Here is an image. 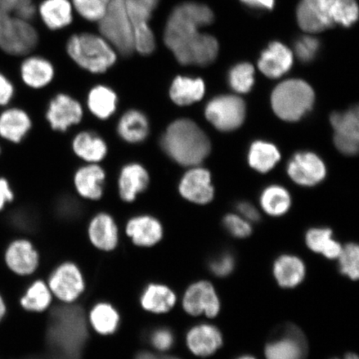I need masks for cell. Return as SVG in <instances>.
<instances>
[{
	"mask_svg": "<svg viewBox=\"0 0 359 359\" xmlns=\"http://www.w3.org/2000/svg\"><path fill=\"white\" fill-rule=\"evenodd\" d=\"M149 182V174L143 165L139 163L126 165L118 179L121 198L126 202L134 201L137 195L147 189Z\"/></svg>",
	"mask_w": 359,
	"mask_h": 359,
	"instance_id": "obj_20",
	"label": "cell"
},
{
	"mask_svg": "<svg viewBox=\"0 0 359 359\" xmlns=\"http://www.w3.org/2000/svg\"><path fill=\"white\" fill-rule=\"evenodd\" d=\"M334 129V143L338 149L346 155L356 154L358 150V110L335 112L331 116Z\"/></svg>",
	"mask_w": 359,
	"mask_h": 359,
	"instance_id": "obj_13",
	"label": "cell"
},
{
	"mask_svg": "<svg viewBox=\"0 0 359 359\" xmlns=\"http://www.w3.org/2000/svg\"><path fill=\"white\" fill-rule=\"evenodd\" d=\"M13 219L15 221L16 226L20 227L28 228L32 226V219H31L28 215H25L24 212H18L13 217Z\"/></svg>",
	"mask_w": 359,
	"mask_h": 359,
	"instance_id": "obj_53",
	"label": "cell"
},
{
	"mask_svg": "<svg viewBox=\"0 0 359 359\" xmlns=\"http://www.w3.org/2000/svg\"><path fill=\"white\" fill-rule=\"evenodd\" d=\"M290 177L302 186H313L325 177L326 169L320 157L311 152H300L288 165Z\"/></svg>",
	"mask_w": 359,
	"mask_h": 359,
	"instance_id": "obj_16",
	"label": "cell"
},
{
	"mask_svg": "<svg viewBox=\"0 0 359 359\" xmlns=\"http://www.w3.org/2000/svg\"><path fill=\"white\" fill-rule=\"evenodd\" d=\"M52 320L49 340L53 346L74 358L86 339L83 313L79 308L58 309Z\"/></svg>",
	"mask_w": 359,
	"mask_h": 359,
	"instance_id": "obj_5",
	"label": "cell"
},
{
	"mask_svg": "<svg viewBox=\"0 0 359 359\" xmlns=\"http://www.w3.org/2000/svg\"><path fill=\"white\" fill-rule=\"evenodd\" d=\"M52 302L51 291L41 280L34 283L27 290L20 300L22 307L26 311L42 312L46 309Z\"/></svg>",
	"mask_w": 359,
	"mask_h": 359,
	"instance_id": "obj_37",
	"label": "cell"
},
{
	"mask_svg": "<svg viewBox=\"0 0 359 359\" xmlns=\"http://www.w3.org/2000/svg\"><path fill=\"white\" fill-rule=\"evenodd\" d=\"M97 22L100 34L116 53L129 57L136 52L133 25L125 0H110L104 15Z\"/></svg>",
	"mask_w": 359,
	"mask_h": 359,
	"instance_id": "obj_4",
	"label": "cell"
},
{
	"mask_svg": "<svg viewBox=\"0 0 359 359\" xmlns=\"http://www.w3.org/2000/svg\"><path fill=\"white\" fill-rule=\"evenodd\" d=\"M0 11L8 12L31 21L36 15V7L33 0H0Z\"/></svg>",
	"mask_w": 359,
	"mask_h": 359,
	"instance_id": "obj_43",
	"label": "cell"
},
{
	"mask_svg": "<svg viewBox=\"0 0 359 359\" xmlns=\"http://www.w3.org/2000/svg\"><path fill=\"white\" fill-rule=\"evenodd\" d=\"M126 232L135 245L154 246L163 237V226L156 219L149 215H139L130 219Z\"/></svg>",
	"mask_w": 359,
	"mask_h": 359,
	"instance_id": "obj_22",
	"label": "cell"
},
{
	"mask_svg": "<svg viewBox=\"0 0 359 359\" xmlns=\"http://www.w3.org/2000/svg\"><path fill=\"white\" fill-rule=\"evenodd\" d=\"M88 236L93 245L102 250L110 251L118 243V231L114 218L100 213L90 222Z\"/></svg>",
	"mask_w": 359,
	"mask_h": 359,
	"instance_id": "obj_24",
	"label": "cell"
},
{
	"mask_svg": "<svg viewBox=\"0 0 359 359\" xmlns=\"http://www.w3.org/2000/svg\"><path fill=\"white\" fill-rule=\"evenodd\" d=\"M83 115V107L77 100L60 93L49 103L46 118L53 130L65 132L71 126L79 123Z\"/></svg>",
	"mask_w": 359,
	"mask_h": 359,
	"instance_id": "obj_14",
	"label": "cell"
},
{
	"mask_svg": "<svg viewBox=\"0 0 359 359\" xmlns=\"http://www.w3.org/2000/svg\"><path fill=\"white\" fill-rule=\"evenodd\" d=\"M160 0H125L126 7L133 22L135 50L141 55H150L156 44L150 20Z\"/></svg>",
	"mask_w": 359,
	"mask_h": 359,
	"instance_id": "obj_8",
	"label": "cell"
},
{
	"mask_svg": "<svg viewBox=\"0 0 359 359\" xmlns=\"http://www.w3.org/2000/svg\"><path fill=\"white\" fill-rule=\"evenodd\" d=\"M224 226L232 236L238 238H245L251 234L250 224L245 219L236 215H228L224 219Z\"/></svg>",
	"mask_w": 359,
	"mask_h": 359,
	"instance_id": "obj_45",
	"label": "cell"
},
{
	"mask_svg": "<svg viewBox=\"0 0 359 359\" xmlns=\"http://www.w3.org/2000/svg\"><path fill=\"white\" fill-rule=\"evenodd\" d=\"M58 212L67 217H74L79 212V205L73 199L66 197L60 201L57 206Z\"/></svg>",
	"mask_w": 359,
	"mask_h": 359,
	"instance_id": "obj_49",
	"label": "cell"
},
{
	"mask_svg": "<svg viewBox=\"0 0 359 359\" xmlns=\"http://www.w3.org/2000/svg\"><path fill=\"white\" fill-rule=\"evenodd\" d=\"M341 273L357 280L359 276V250L355 244H348L341 250L339 255Z\"/></svg>",
	"mask_w": 359,
	"mask_h": 359,
	"instance_id": "obj_42",
	"label": "cell"
},
{
	"mask_svg": "<svg viewBox=\"0 0 359 359\" xmlns=\"http://www.w3.org/2000/svg\"><path fill=\"white\" fill-rule=\"evenodd\" d=\"M13 192L6 179L0 178V210L13 200Z\"/></svg>",
	"mask_w": 359,
	"mask_h": 359,
	"instance_id": "obj_50",
	"label": "cell"
},
{
	"mask_svg": "<svg viewBox=\"0 0 359 359\" xmlns=\"http://www.w3.org/2000/svg\"><path fill=\"white\" fill-rule=\"evenodd\" d=\"M205 93V84L201 79L178 76L170 88V97L179 106L190 105L201 100Z\"/></svg>",
	"mask_w": 359,
	"mask_h": 359,
	"instance_id": "obj_30",
	"label": "cell"
},
{
	"mask_svg": "<svg viewBox=\"0 0 359 359\" xmlns=\"http://www.w3.org/2000/svg\"><path fill=\"white\" fill-rule=\"evenodd\" d=\"M136 359H178L173 357H160L148 352H143L138 354Z\"/></svg>",
	"mask_w": 359,
	"mask_h": 359,
	"instance_id": "obj_54",
	"label": "cell"
},
{
	"mask_svg": "<svg viewBox=\"0 0 359 359\" xmlns=\"http://www.w3.org/2000/svg\"><path fill=\"white\" fill-rule=\"evenodd\" d=\"M183 307L191 316L212 318L219 311V302L214 287L208 282L201 281L189 287L183 298Z\"/></svg>",
	"mask_w": 359,
	"mask_h": 359,
	"instance_id": "obj_15",
	"label": "cell"
},
{
	"mask_svg": "<svg viewBox=\"0 0 359 359\" xmlns=\"http://www.w3.org/2000/svg\"><path fill=\"white\" fill-rule=\"evenodd\" d=\"M6 303H4L3 298L1 297V295H0V321L2 320V318L4 316H6Z\"/></svg>",
	"mask_w": 359,
	"mask_h": 359,
	"instance_id": "obj_55",
	"label": "cell"
},
{
	"mask_svg": "<svg viewBox=\"0 0 359 359\" xmlns=\"http://www.w3.org/2000/svg\"><path fill=\"white\" fill-rule=\"evenodd\" d=\"M314 102L313 89L304 81L290 79L278 85L272 93L273 111L283 120L298 121L311 111Z\"/></svg>",
	"mask_w": 359,
	"mask_h": 359,
	"instance_id": "obj_6",
	"label": "cell"
},
{
	"mask_svg": "<svg viewBox=\"0 0 359 359\" xmlns=\"http://www.w3.org/2000/svg\"><path fill=\"white\" fill-rule=\"evenodd\" d=\"M187 342L196 355H212L222 345V336L217 327L201 325L192 327L187 334Z\"/></svg>",
	"mask_w": 359,
	"mask_h": 359,
	"instance_id": "obj_23",
	"label": "cell"
},
{
	"mask_svg": "<svg viewBox=\"0 0 359 359\" xmlns=\"http://www.w3.org/2000/svg\"><path fill=\"white\" fill-rule=\"evenodd\" d=\"M213 21V11L199 3L181 4L170 13L163 40L180 64L206 66L215 60L218 41L212 35L201 31Z\"/></svg>",
	"mask_w": 359,
	"mask_h": 359,
	"instance_id": "obj_1",
	"label": "cell"
},
{
	"mask_svg": "<svg viewBox=\"0 0 359 359\" xmlns=\"http://www.w3.org/2000/svg\"><path fill=\"white\" fill-rule=\"evenodd\" d=\"M7 266L20 276H28L39 266V255L29 241L17 240L8 247Z\"/></svg>",
	"mask_w": 359,
	"mask_h": 359,
	"instance_id": "obj_19",
	"label": "cell"
},
{
	"mask_svg": "<svg viewBox=\"0 0 359 359\" xmlns=\"http://www.w3.org/2000/svg\"><path fill=\"white\" fill-rule=\"evenodd\" d=\"M151 342L160 351H167V350L172 347L174 337L172 332L169 330L158 329L151 334Z\"/></svg>",
	"mask_w": 359,
	"mask_h": 359,
	"instance_id": "obj_47",
	"label": "cell"
},
{
	"mask_svg": "<svg viewBox=\"0 0 359 359\" xmlns=\"http://www.w3.org/2000/svg\"><path fill=\"white\" fill-rule=\"evenodd\" d=\"M118 106V96L109 87L97 85L89 92L88 107L97 118L106 120L114 114Z\"/></svg>",
	"mask_w": 359,
	"mask_h": 359,
	"instance_id": "obj_31",
	"label": "cell"
},
{
	"mask_svg": "<svg viewBox=\"0 0 359 359\" xmlns=\"http://www.w3.org/2000/svg\"><path fill=\"white\" fill-rule=\"evenodd\" d=\"M306 243L314 252L321 253L329 259L339 257L342 247L332 239L329 229H312L307 233Z\"/></svg>",
	"mask_w": 359,
	"mask_h": 359,
	"instance_id": "obj_36",
	"label": "cell"
},
{
	"mask_svg": "<svg viewBox=\"0 0 359 359\" xmlns=\"http://www.w3.org/2000/svg\"><path fill=\"white\" fill-rule=\"evenodd\" d=\"M260 201L264 212L275 217L285 214L291 204L288 191L278 186L268 187L263 192Z\"/></svg>",
	"mask_w": 359,
	"mask_h": 359,
	"instance_id": "obj_38",
	"label": "cell"
},
{
	"mask_svg": "<svg viewBox=\"0 0 359 359\" xmlns=\"http://www.w3.org/2000/svg\"><path fill=\"white\" fill-rule=\"evenodd\" d=\"M85 289L82 273L74 264L67 262L58 266L49 279V290L65 303L75 302Z\"/></svg>",
	"mask_w": 359,
	"mask_h": 359,
	"instance_id": "obj_10",
	"label": "cell"
},
{
	"mask_svg": "<svg viewBox=\"0 0 359 359\" xmlns=\"http://www.w3.org/2000/svg\"><path fill=\"white\" fill-rule=\"evenodd\" d=\"M73 150L79 158L88 163H100L107 154V146L103 139L95 133L82 132L73 141Z\"/></svg>",
	"mask_w": 359,
	"mask_h": 359,
	"instance_id": "obj_29",
	"label": "cell"
},
{
	"mask_svg": "<svg viewBox=\"0 0 359 359\" xmlns=\"http://www.w3.org/2000/svg\"><path fill=\"white\" fill-rule=\"evenodd\" d=\"M177 297L168 287L152 284L147 286L141 297L142 306L146 311L156 313H167L176 304Z\"/></svg>",
	"mask_w": 359,
	"mask_h": 359,
	"instance_id": "obj_33",
	"label": "cell"
},
{
	"mask_svg": "<svg viewBox=\"0 0 359 359\" xmlns=\"http://www.w3.org/2000/svg\"><path fill=\"white\" fill-rule=\"evenodd\" d=\"M179 191L188 201L197 204L208 203L214 196L210 173L202 168L188 170L180 183Z\"/></svg>",
	"mask_w": 359,
	"mask_h": 359,
	"instance_id": "obj_17",
	"label": "cell"
},
{
	"mask_svg": "<svg viewBox=\"0 0 359 359\" xmlns=\"http://www.w3.org/2000/svg\"><path fill=\"white\" fill-rule=\"evenodd\" d=\"M90 322L98 334L107 335L115 333L118 330L120 317L111 304L100 303L95 305L90 313Z\"/></svg>",
	"mask_w": 359,
	"mask_h": 359,
	"instance_id": "obj_34",
	"label": "cell"
},
{
	"mask_svg": "<svg viewBox=\"0 0 359 359\" xmlns=\"http://www.w3.org/2000/svg\"><path fill=\"white\" fill-rule=\"evenodd\" d=\"M293 62V52L284 43L275 41L262 52L258 67L268 78L278 79L291 69Z\"/></svg>",
	"mask_w": 359,
	"mask_h": 359,
	"instance_id": "obj_18",
	"label": "cell"
},
{
	"mask_svg": "<svg viewBox=\"0 0 359 359\" xmlns=\"http://www.w3.org/2000/svg\"><path fill=\"white\" fill-rule=\"evenodd\" d=\"M296 20L307 34L323 32L334 25L330 15V0H300Z\"/></svg>",
	"mask_w": 359,
	"mask_h": 359,
	"instance_id": "obj_11",
	"label": "cell"
},
{
	"mask_svg": "<svg viewBox=\"0 0 359 359\" xmlns=\"http://www.w3.org/2000/svg\"><path fill=\"white\" fill-rule=\"evenodd\" d=\"M161 146L170 158L185 167L200 164L210 150L206 135L189 119H179L170 124L161 137Z\"/></svg>",
	"mask_w": 359,
	"mask_h": 359,
	"instance_id": "obj_2",
	"label": "cell"
},
{
	"mask_svg": "<svg viewBox=\"0 0 359 359\" xmlns=\"http://www.w3.org/2000/svg\"><path fill=\"white\" fill-rule=\"evenodd\" d=\"M235 266V259L228 252L219 255L210 263V268L213 273L219 277L230 275Z\"/></svg>",
	"mask_w": 359,
	"mask_h": 359,
	"instance_id": "obj_46",
	"label": "cell"
},
{
	"mask_svg": "<svg viewBox=\"0 0 359 359\" xmlns=\"http://www.w3.org/2000/svg\"><path fill=\"white\" fill-rule=\"evenodd\" d=\"M66 48L76 64L92 74L105 73L118 60V53L101 34H74L67 40Z\"/></svg>",
	"mask_w": 359,
	"mask_h": 359,
	"instance_id": "obj_3",
	"label": "cell"
},
{
	"mask_svg": "<svg viewBox=\"0 0 359 359\" xmlns=\"http://www.w3.org/2000/svg\"><path fill=\"white\" fill-rule=\"evenodd\" d=\"M356 0H330V15L334 25L351 27L358 20Z\"/></svg>",
	"mask_w": 359,
	"mask_h": 359,
	"instance_id": "obj_39",
	"label": "cell"
},
{
	"mask_svg": "<svg viewBox=\"0 0 359 359\" xmlns=\"http://www.w3.org/2000/svg\"><path fill=\"white\" fill-rule=\"evenodd\" d=\"M106 174L100 165L89 163L79 168L74 176V186L85 199L100 200L103 194Z\"/></svg>",
	"mask_w": 359,
	"mask_h": 359,
	"instance_id": "obj_21",
	"label": "cell"
},
{
	"mask_svg": "<svg viewBox=\"0 0 359 359\" xmlns=\"http://www.w3.org/2000/svg\"><path fill=\"white\" fill-rule=\"evenodd\" d=\"M273 273L280 286L293 288L304 280L305 267L302 259L291 255H283L276 260Z\"/></svg>",
	"mask_w": 359,
	"mask_h": 359,
	"instance_id": "obj_32",
	"label": "cell"
},
{
	"mask_svg": "<svg viewBox=\"0 0 359 359\" xmlns=\"http://www.w3.org/2000/svg\"><path fill=\"white\" fill-rule=\"evenodd\" d=\"M15 94V87L6 76L0 73V106H6Z\"/></svg>",
	"mask_w": 359,
	"mask_h": 359,
	"instance_id": "obj_48",
	"label": "cell"
},
{
	"mask_svg": "<svg viewBox=\"0 0 359 359\" xmlns=\"http://www.w3.org/2000/svg\"><path fill=\"white\" fill-rule=\"evenodd\" d=\"M241 1L247 6L263 11H272L276 4V0H241Z\"/></svg>",
	"mask_w": 359,
	"mask_h": 359,
	"instance_id": "obj_52",
	"label": "cell"
},
{
	"mask_svg": "<svg viewBox=\"0 0 359 359\" xmlns=\"http://www.w3.org/2000/svg\"><path fill=\"white\" fill-rule=\"evenodd\" d=\"M334 359H336V358H334Z\"/></svg>",
	"mask_w": 359,
	"mask_h": 359,
	"instance_id": "obj_57",
	"label": "cell"
},
{
	"mask_svg": "<svg viewBox=\"0 0 359 359\" xmlns=\"http://www.w3.org/2000/svg\"><path fill=\"white\" fill-rule=\"evenodd\" d=\"M39 12L43 24L53 31L66 28L74 19V7L70 0H44Z\"/></svg>",
	"mask_w": 359,
	"mask_h": 359,
	"instance_id": "obj_25",
	"label": "cell"
},
{
	"mask_svg": "<svg viewBox=\"0 0 359 359\" xmlns=\"http://www.w3.org/2000/svg\"><path fill=\"white\" fill-rule=\"evenodd\" d=\"M74 10L90 22H98L104 15L110 0H71Z\"/></svg>",
	"mask_w": 359,
	"mask_h": 359,
	"instance_id": "obj_41",
	"label": "cell"
},
{
	"mask_svg": "<svg viewBox=\"0 0 359 359\" xmlns=\"http://www.w3.org/2000/svg\"><path fill=\"white\" fill-rule=\"evenodd\" d=\"M306 353V339L294 326L285 327L266 348L267 359H304Z\"/></svg>",
	"mask_w": 359,
	"mask_h": 359,
	"instance_id": "obj_12",
	"label": "cell"
},
{
	"mask_svg": "<svg viewBox=\"0 0 359 359\" xmlns=\"http://www.w3.org/2000/svg\"><path fill=\"white\" fill-rule=\"evenodd\" d=\"M255 83V69L249 62H241L232 67L229 73V83L236 92L246 93Z\"/></svg>",
	"mask_w": 359,
	"mask_h": 359,
	"instance_id": "obj_40",
	"label": "cell"
},
{
	"mask_svg": "<svg viewBox=\"0 0 359 359\" xmlns=\"http://www.w3.org/2000/svg\"><path fill=\"white\" fill-rule=\"evenodd\" d=\"M280 154L271 143L257 142L250 147L249 163L260 172H267L280 161Z\"/></svg>",
	"mask_w": 359,
	"mask_h": 359,
	"instance_id": "obj_35",
	"label": "cell"
},
{
	"mask_svg": "<svg viewBox=\"0 0 359 359\" xmlns=\"http://www.w3.org/2000/svg\"><path fill=\"white\" fill-rule=\"evenodd\" d=\"M32 123L26 111L10 109L0 115V136L13 143H19L29 133Z\"/></svg>",
	"mask_w": 359,
	"mask_h": 359,
	"instance_id": "obj_28",
	"label": "cell"
},
{
	"mask_svg": "<svg viewBox=\"0 0 359 359\" xmlns=\"http://www.w3.org/2000/svg\"><path fill=\"white\" fill-rule=\"evenodd\" d=\"M320 41L311 35H304L299 38L294 44L296 55L304 62H311L317 55L320 49Z\"/></svg>",
	"mask_w": 359,
	"mask_h": 359,
	"instance_id": "obj_44",
	"label": "cell"
},
{
	"mask_svg": "<svg viewBox=\"0 0 359 359\" xmlns=\"http://www.w3.org/2000/svg\"><path fill=\"white\" fill-rule=\"evenodd\" d=\"M149 132V121L143 112L138 110L126 111L118 124L120 137L132 144L145 141Z\"/></svg>",
	"mask_w": 359,
	"mask_h": 359,
	"instance_id": "obj_27",
	"label": "cell"
},
{
	"mask_svg": "<svg viewBox=\"0 0 359 359\" xmlns=\"http://www.w3.org/2000/svg\"><path fill=\"white\" fill-rule=\"evenodd\" d=\"M205 116L221 131H232L243 123L245 103L236 96H219L208 103Z\"/></svg>",
	"mask_w": 359,
	"mask_h": 359,
	"instance_id": "obj_9",
	"label": "cell"
},
{
	"mask_svg": "<svg viewBox=\"0 0 359 359\" xmlns=\"http://www.w3.org/2000/svg\"><path fill=\"white\" fill-rule=\"evenodd\" d=\"M238 359H255V358H254L253 357H250V356H244V357H241L240 358H238Z\"/></svg>",
	"mask_w": 359,
	"mask_h": 359,
	"instance_id": "obj_56",
	"label": "cell"
},
{
	"mask_svg": "<svg viewBox=\"0 0 359 359\" xmlns=\"http://www.w3.org/2000/svg\"><path fill=\"white\" fill-rule=\"evenodd\" d=\"M20 73L27 86L42 88L52 82L55 77V67L46 58L32 56L22 62Z\"/></svg>",
	"mask_w": 359,
	"mask_h": 359,
	"instance_id": "obj_26",
	"label": "cell"
},
{
	"mask_svg": "<svg viewBox=\"0 0 359 359\" xmlns=\"http://www.w3.org/2000/svg\"><path fill=\"white\" fill-rule=\"evenodd\" d=\"M39 43L37 30L30 21L0 11V48L8 55L22 56L32 52Z\"/></svg>",
	"mask_w": 359,
	"mask_h": 359,
	"instance_id": "obj_7",
	"label": "cell"
},
{
	"mask_svg": "<svg viewBox=\"0 0 359 359\" xmlns=\"http://www.w3.org/2000/svg\"><path fill=\"white\" fill-rule=\"evenodd\" d=\"M238 210L243 215V217L250 219L251 222H257L259 219V214L257 210L254 208L252 205L247 203V202H242L238 205Z\"/></svg>",
	"mask_w": 359,
	"mask_h": 359,
	"instance_id": "obj_51",
	"label": "cell"
}]
</instances>
